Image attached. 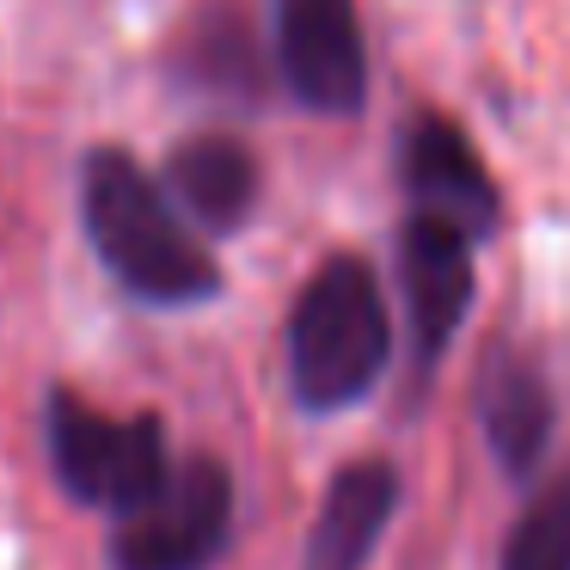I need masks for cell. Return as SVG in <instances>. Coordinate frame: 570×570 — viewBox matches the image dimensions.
<instances>
[{"mask_svg":"<svg viewBox=\"0 0 570 570\" xmlns=\"http://www.w3.org/2000/svg\"><path fill=\"white\" fill-rule=\"evenodd\" d=\"M80 215H87V239L124 288L160 307H185V301H209L222 288V271L203 252V239L173 215L166 190L129 160L124 148H92L87 173H80Z\"/></svg>","mask_w":570,"mask_h":570,"instance_id":"6da1fadb","label":"cell"},{"mask_svg":"<svg viewBox=\"0 0 570 570\" xmlns=\"http://www.w3.org/2000/svg\"><path fill=\"white\" fill-rule=\"evenodd\" d=\"M393 320L374 271L350 252L325 258L288 307V386L307 411L356 405L386 368Z\"/></svg>","mask_w":570,"mask_h":570,"instance_id":"7a4b0ae2","label":"cell"},{"mask_svg":"<svg viewBox=\"0 0 570 570\" xmlns=\"http://www.w3.org/2000/svg\"><path fill=\"white\" fill-rule=\"evenodd\" d=\"M50 466L68 497L129 515L173 472L160 417H111L75 393H50Z\"/></svg>","mask_w":570,"mask_h":570,"instance_id":"3957f363","label":"cell"},{"mask_svg":"<svg viewBox=\"0 0 570 570\" xmlns=\"http://www.w3.org/2000/svg\"><path fill=\"white\" fill-rule=\"evenodd\" d=\"M234 533V479L222 460H178L148 503L117 515V570H209Z\"/></svg>","mask_w":570,"mask_h":570,"instance_id":"277c9868","label":"cell"},{"mask_svg":"<svg viewBox=\"0 0 570 570\" xmlns=\"http://www.w3.org/2000/svg\"><path fill=\"white\" fill-rule=\"evenodd\" d=\"M276 62L307 111L356 117L368 99L356 0H276Z\"/></svg>","mask_w":570,"mask_h":570,"instance_id":"5b68a950","label":"cell"},{"mask_svg":"<svg viewBox=\"0 0 570 570\" xmlns=\"http://www.w3.org/2000/svg\"><path fill=\"white\" fill-rule=\"evenodd\" d=\"M399 173H405V190H411L423 222H442L466 239L497 234V222H503V215H497L503 197H497V185H491V166L479 160L466 129L448 124V117H417V124L405 129Z\"/></svg>","mask_w":570,"mask_h":570,"instance_id":"8992f818","label":"cell"},{"mask_svg":"<svg viewBox=\"0 0 570 570\" xmlns=\"http://www.w3.org/2000/svg\"><path fill=\"white\" fill-rule=\"evenodd\" d=\"M399 283H405L411 337H417V368H435L472 307V239L411 215L399 234Z\"/></svg>","mask_w":570,"mask_h":570,"instance_id":"52a82bcc","label":"cell"},{"mask_svg":"<svg viewBox=\"0 0 570 570\" xmlns=\"http://www.w3.org/2000/svg\"><path fill=\"white\" fill-rule=\"evenodd\" d=\"M479 430L491 442V454L503 460V472L533 479L552 448V386L533 350L497 344L479 368Z\"/></svg>","mask_w":570,"mask_h":570,"instance_id":"ba28073f","label":"cell"},{"mask_svg":"<svg viewBox=\"0 0 570 570\" xmlns=\"http://www.w3.org/2000/svg\"><path fill=\"white\" fill-rule=\"evenodd\" d=\"M393 509H399V472L386 466V460L368 454V460L337 466L332 484H325V497H320V515H313L301 570H368Z\"/></svg>","mask_w":570,"mask_h":570,"instance_id":"9c48e42d","label":"cell"},{"mask_svg":"<svg viewBox=\"0 0 570 570\" xmlns=\"http://www.w3.org/2000/svg\"><path fill=\"white\" fill-rule=\"evenodd\" d=\"M166 185L185 203V215H197L203 227H239L258 203V160L246 141L234 136H185L166 154Z\"/></svg>","mask_w":570,"mask_h":570,"instance_id":"30bf717a","label":"cell"},{"mask_svg":"<svg viewBox=\"0 0 570 570\" xmlns=\"http://www.w3.org/2000/svg\"><path fill=\"white\" fill-rule=\"evenodd\" d=\"M497 570H570V472L546 479L540 497L521 509Z\"/></svg>","mask_w":570,"mask_h":570,"instance_id":"8fae6325","label":"cell"}]
</instances>
